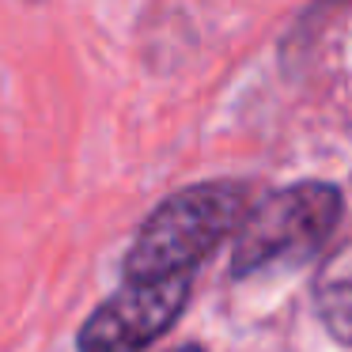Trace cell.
Segmentation results:
<instances>
[{
  "label": "cell",
  "instance_id": "6da1fadb",
  "mask_svg": "<svg viewBox=\"0 0 352 352\" xmlns=\"http://www.w3.org/2000/svg\"><path fill=\"white\" fill-rule=\"evenodd\" d=\"M246 212V186L231 178L193 182L163 197L140 223L129 254L125 280L197 276V269L235 235Z\"/></svg>",
  "mask_w": 352,
  "mask_h": 352
},
{
  "label": "cell",
  "instance_id": "7a4b0ae2",
  "mask_svg": "<svg viewBox=\"0 0 352 352\" xmlns=\"http://www.w3.org/2000/svg\"><path fill=\"white\" fill-rule=\"evenodd\" d=\"M344 216V197L333 182H292L246 205L231 246V276L296 269L318 258Z\"/></svg>",
  "mask_w": 352,
  "mask_h": 352
},
{
  "label": "cell",
  "instance_id": "3957f363",
  "mask_svg": "<svg viewBox=\"0 0 352 352\" xmlns=\"http://www.w3.org/2000/svg\"><path fill=\"white\" fill-rule=\"evenodd\" d=\"M193 276L160 280H122V288L102 299L80 326V352H144L182 318L190 303Z\"/></svg>",
  "mask_w": 352,
  "mask_h": 352
},
{
  "label": "cell",
  "instance_id": "277c9868",
  "mask_svg": "<svg viewBox=\"0 0 352 352\" xmlns=\"http://www.w3.org/2000/svg\"><path fill=\"white\" fill-rule=\"evenodd\" d=\"M314 314L333 341L352 344V243L322 261L314 276Z\"/></svg>",
  "mask_w": 352,
  "mask_h": 352
},
{
  "label": "cell",
  "instance_id": "5b68a950",
  "mask_svg": "<svg viewBox=\"0 0 352 352\" xmlns=\"http://www.w3.org/2000/svg\"><path fill=\"white\" fill-rule=\"evenodd\" d=\"M344 0H311L303 12H299V19H296V27L288 31V38H284V46H280V57L284 61H292L296 54H303V50H311V42L318 38V31L326 27V19L333 16L337 8H341Z\"/></svg>",
  "mask_w": 352,
  "mask_h": 352
},
{
  "label": "cell",
  "instance_id": "8992f818",
  "mask_svg": "<svg viewBox=\"0 0 352 352\" xmlns=\"http://www.w3.org/2000/svg\"><path fill=\"white\" fill-rule=\"evenodd\" d=\"M175 352H201V349H175Z\"/></svg>",
  "mask_w": 352,
  "mask_h": 352
}]
</instances>
